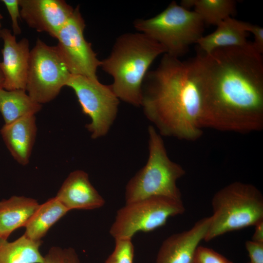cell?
Here are the masks:
<instances>
[{"label": "cell", "mask_w": 263, "mask_h": 263, "mask_svg": "<svg viewBox=\"0 0 263 263\" xmlns=\"http://www.w3.org/2000/svg\"><path fill=\"white\" fill-rule=\"evenodd\" d=\"M203 129L248 133L263 129V59L249 43L199 52L193 58Z\"/></svg>", "instance_id": "cell-1"}, {"label": "cell", "mask_w": 263, "mask_h": 263, "mask_svg": "<svg viewBox=\"0 0 263 263\" xmlns=\"http://www.w3.org/2000/svg\"><path fill=\"white\" fill-rule=\"evenodd\" d=\"M141 106L161 136L194 141L203 134L202 101L193 58L182 61L164 54L143 81Z\"/></svg>", "instance_id": "cell-2"}, {"label": "cell", "mask_w": 263, "mask_h": 263, "mask_svg": "<svg viewBox=\"0 0 263 263\" xmlns=\"http://www.w3.org/2000/svg\"><path fill=\"white\" fill-rule=\"evenodd\" d=\"M165 53L160 44L143 33H125L116 38L100 67L113 77L111 85L119 100L140 107L148 69L159 56Z\"/></svg>", "instance_id": "cell-3"}, {"label": "cell", "mask_w": 263, "mask_h": 263, "mask_svg": "<svg viewBox=\"0 0 263 263\" xmlns=\"http://www.w3.org/2000/svg\"><path fill=\"white\" fill-rule=\"evenodd\" d=\"M148 132L149 157L126 185V204L154 196L182 200L177 181L186 171L169 159L162 136L153 125L148 127Z\"/></svg>", "instance_id": "cell-4"}, {"label": "cell", "mask_w": 263, "mask_h": 263, "mask_svg": "<svg viewBox=\"0 0 263 263\" xmlns=\"http://www.w3.org/2000/svg\"><path fill=\"white\" fill-rule=\"evenodd\" d=\"M211 205L206 242L263 220V196L250 184L237 181L225 186L214 195Z\"/></svg>", "instance_id": "cell-5"}, {"label": "cell", "mask_w": 263, "mask_h": 263, "mask_svg": "<svg viewBox=\"0 0 263 263\" xmlns=\"http://www.w3.org/2000/svg\"><path fill=\"white\" fill-rule=\"evenodd\" d=\"M204 24L196 12L174 1L155 16L133 22L134 28L160 44L165 54L179 58L203 36Z\"/></svg>", "instance_id": "cell-6"}, {"label": "cell", "mask_w": 263, "mask_h": 263, "mask_svg": "<svg viewBox=\"0 0 263 263\" xmlns=\"http://www.w3.org/2000/svg\"><path fill=\"white\" fill-rule=\"evenodd\" d=\"M185 211L182 200L161 196L126 204L117 211L109 233L114 240L132 239L137 232L155 230L164 225L169 218Z\"/></svg>", "instance_id": "cell-7"}, {"label": "cell", "mask_w": 263, "mask_h": 263, "mask_svg": "<svg viewBox=\"0 0 263 263\" xmlns=\"http://www.w3.org/2000/svg\"><path fill=\"white\" fill-rule=\"evenodd\" d=\"M71 75L56 46L38 38L29 58L26 91L31 98L40 104L51 101L66 86Z\"/></svg>", "instance_id": "cell-8"}, {"label": "cell", "mask_w": 263, "mask_h": 263, "mask_svg": "<svg viewBox=\"0 0 263 263\" xmlns=\"http://www.w3.org/2000/svg\"><path fill=\"white\" fill-rule=\"evenodd\" d=\"M66 86L74 91L83 113L91 119L86 128L92 138L105 136L116 119L119 103L111 84H103L98 79L71 75Z\"/></svg>", "instance_id": "cell-9"}, {"label": "cell", "mask_w": 263, "mask_h": 263, "mask_svg": "<svg viewBox=\"0 0 263 263\" xmlns=\"http://www.w3.org/2000/svg\"><path fill=\"white\" fill-rule=\"evenodd\" d=\"M85 25L77 6L58 33L56 38L58 44L56 46L72 75L98 79L97 70L101 60L97 58L91 44L85 38Z\"/></svg>", "instance_id": "cell-10"}, {"label": "cell", "mask_w": 263, "mask_h": 263, "mask_svg": "<svg viewBox=\"0 0 263 263\" xmlns=\"http://www.w3.org/2000/svg\"><path fill=\"white\" fill-rule=\"evenodd\" d=\"M20 18L38 32L56 38L74 9L63 0H19Z\"/></svg>", "instance_id": "cell-11"}, {"label": "cell", "mask_w": 263, "mask_h": 263, "mask_svg": "<svg viewBox=\"0 0 263 263\" xmlns=\"http://www.w3.org/2000/svg\"><path fill=\"white\" fill-rule=\"evenodd\" d=\"M0 38L3 41V59L0 61L4 77L2 88L8 91H26L30 52L29 41L23 38L17 42L15 35L7 28L1 29Z\"/></svg>", "instance_id": "cell-12"}, {"label": "cell", "mask_w": 263, "mask_h": 263, "mask_svg": "<svg viewBox=\"0 0 263 263\" xmlns=\"http://www.w3.org/2000/svg\"><path fill=\"white\" fill-rule=\"evenodd\" d=\"M210 217L198 221L188 230L173 234L162 243L155 263H193L197 248L204 241Z\"/></svg>", "instance_id": "cell-13"}, {"label": "cell", "mask_w": 263, "mask_h": 263, "mask_svg": "<svg viewBox=\"0 0 263 263\" xmlns=\"http://www.w3.org/2000/svg\"><path fill=\"white\" fill-rule=\"evenodd\" d=\"M56 197L69 211L97 209L105 204L104 198L91 183L88 173L82 170L69 174Z\"/></svg>", "instance_id": "cell-14"}, {"label": "cell", "mask_w": 263, "mask_h": 263, "mask_svg": "<svg viewBox=\"0 0 263 263\" xmlns=\"http://www.w3.org/2000/svg\"><path fill=\"white\" fill-rule=\"evenodd\" d=\"M2 138L11 155L19 164L29 163L37 132L35 115L23 117L0 130Z\"/></svg>", "instance_id": "cell-15"}, {"label": "cell", "mask_w": 263, "mask_h": 263, "mask_svg": "<svg viewBox=\"0 0 263 263\" xmlns=\"http://www.w3.org/2000/svg\"><path fill=\"white\" fill-rule=\"evenodd\" d=\"M247 33L244 21L229 17L217 25L215 31L201 37L196 44L200 52L205 54L221 48L244 47L249 43Z\"/></svg>", "instance_id": "cell-16"}, {"label": "cell", "mask_w": 263, "mask_h": 263, "mask_svg": "<svg viewBox=\"0 0 263 263\" xmlns=\"http://www.w3.org/2000/svg\"><path fill=\"white\" fill-rule=\"evenodd\" d=\"M38 206L36 200L24 196L0 202V238L7 240L13 231L25 226Z\"/></svg>", "instance_id": "cell-17"}, {"label": "cell", "mask_w": 263, "mask_h": 263, "mask_svg": "<svg viewBox=\"0 0 263 263\" xmlns=\"http://www.w3.org/2000/svg\"><path fill=\"white\" fill-rule=\"evenodd\" d=\"M69 210L55 197L38 207L25 225L23 234L31 240L39 241L48 230Z\"/></svg>", "instance_id": "cell-18"}, {"label": "cell", "mask_w": 263, "mask_h": 263, "mask_svg": "<svg viewBox=\"0 0 263 263\" xmlns=\"http://www.w3.org/2000/svg\"><path fill=\"white\" fill-rule=\"evenodd\" d=\"M42 105L33 100L23 90H6L0 88V113L4 124H9L23 117L35 115Z\"/></svg>", "instance_id": "cell-19"}, {"label": "cell", "mask_w": 263, "mask_h": 263, "mask_svg": "<svg viewBox=\"0 0 263 263\" xmlns=\"http://www.w3.org/2000/svg\"><path fill=\"white\" fill-rule=\"evenodd\" d=\"M40 241L24 235L12 242L0 238V263H45L39 250Z\"/></svg>", "instance_id": "cell-20"}, {"label": "cell", "mask_w": 263, "mask_h": 263, "mask_svg": "<svg viewBox=\"0 0 263 263\" xmlns=\"http://www.w3.org/2000/svg\"><path fill=\"white\" fill-rule=\"evenodd\" d=\"M236 5L233 0H183L181 2L187 9L193 7L205 24L216 26L234 15Z\"/></svg>", "instance_id": "cell-21"}, {"label": "cell", "mask_w": 263, "mask_h": 263, "mask_svg": "<svg viewBox=\"0 0 263 263\" xmlns=\"http://www.w3.org/2000/svg\"><path fill=\"white\" fill-rule=\"evenodd\" d=\"M113 252L105 263H133L134 248L132 239H115Z\"/></svg>", "instance_id": "cell-22"}, {"label": "cell", "mask_w": 263, "mask_h": 263, "mask_svg": "<svg viewBox=\"0 0 263 263\" xmlns=\"http://www.w3.org/2000/svg\"><path fill=\"white\" fill-rule=\"evenodd\" d=\"M44 258L45 263H80L76 252L72 248L53 247Z\"/></svg>", "instance_id": "cell-23"}, {"label": "cell", "mask_w": 263, "mask_h": 263, "mask_svg": "<svg viewBox=\"0 0 263 263\" xmlns=\"http://www.w3.org/2000/svg\"><path fill=\"white\" fill-rule=\"evenodd\" d=\"M193 263H233L223 255L211 248L199 246Z\"/></svg>", "instance_id": "cell-24"}, {"label": "cell", "mask_w": 263, "mask_h": 263, "mask_svg": "<svg viewBox=\"0 0 263 263\" xmlns=\"http://www.w3.org/2000/svg\"><path fill=\"white\" fill-rule=\"evenodd\" d=\"M10 15L12 20V27L14 35L21 33V29L18 23V19L20 18L19 9V0H2Z\"/></svg>", "instance_id": "cell-25"}, {"label": "cell", "mask_w": 263, "mask_h": 263, "mask_svg": "<svg viewBox=\"0 0 263 263\" xmlns=\"http://www.w3.org/2000/svg\"><path fill=\"white\" fill-rule=\"evenodd\" d=\"M245 30L251 33L254 38V41L252 45L254 49L259 53H263V28L261 26L244 21Z\"/></svg>", "instance_id": "cell-26"}, {"label": "cell", "mask_w": 263, "mask_h": 263, "mask_svg": "<svg viewBox=\"0 0 263 263\" xmlns=\"http://www.w3.org/2000/svg\"><path fill=\"white\" fill-rule=\"evenodd\" d=\"M245 247L250 259L248 263H263V243L247 241Z\"/></svg>", "instance_id": "cell-27"}, {"label": "cell", "mask_w": 263, "mask_h": 263, "mask_svg": "<svg viewBox=\"0 0 263 263\" xmlns=\"http://www.w3.org/2000/svg\"><path fill=\"white\" fill-rule=\"evenodd\" d=\"M254 226L255 230L252 237V240L263 243V220L258 222Z\"/></svg>", "instance_id": "cell-28"}, {"label": "cell", "mask_w": 263, "mask_h": 263, "mask_svg": "<svg viewBox=\"0 0 263 263\" xmlns=\"http://www.w3.org/2000/svg\"><path fill=\"white\" fill-rule=\"evenodd\" d=\"M3 82H4V77H3L2 73L0 69V88H2Z\"/></svg>", "instance_id": "cell-29"}, {"label": "cell", "mask_w": 263, "mask_h": 263, "mask_svg": "<svg viewBox=\"0 0 263 263\" xmlns=\"http://www.w3.org/2000/svg\"><path fill=\"white\" fill-rule=\"evenodd\" d=\"M3 18V16L1 15V14L0 13V32L1 31V23H0V20Z\"/></svg>", "instance_id": "cell-30"}]
</instances>
